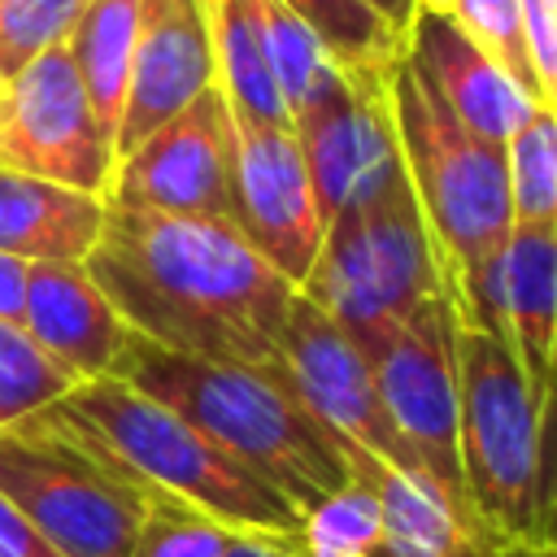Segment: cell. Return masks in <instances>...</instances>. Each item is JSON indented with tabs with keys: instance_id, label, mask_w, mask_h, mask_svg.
<instances>
[{
	"instance_id": "44dd1931",
	"label": "cell",
	"mask_w": 557,
	"mask_h": 557,
	"mask_svg": "<svg viewBox=\"0 0 557 557\" xmlns=\"http://www.w3.org/2000/svg\"><path fill=\"white\" fill-rule=\"evenodd\" d=\"M257 17H261V35H265V52H270V70L274 83L283 91L287 113L296 117L309 100H318L344 70L326 57L322 39L283 4V0H257Z\"/></svg>"
},
{
	"instance_id": "8992f818",
	"label": "cell",
	"mask_w": 557,
	"mask_h": 557,
	"mask_svg": "<svg viewBox=\"0 0 557 557\" xmlns=\"http://www.w3.org/2000/svg\"><path fill=\"white\" fill-rule=\"evenodd\" d=\"M0 492L61 557H131L148 505L44 413L0 431Z\"/></svg>"
},
{
	"instance_id": "7402d4cb",
	"label": "cell",
	"mask_w": 557,
	"mask_h": 557,
	"mask_svg": "<svg viewBox=\"0 0 557 557\" xmlns=\"http://www.w3.org/2000/svg\"><path fill=\"white\" fill-rule=\"evenodd\" d=\"M513 226H557V113L535 109L505 144Z\"/></svg>"
},
{
	"instance_id": "7a4b0ae2",
	"label": "cell",
	"mask_w": 557,
	"mask_h": 557,
	"mask_svg": "<svg viewBox=\"0 0 557 557\" xmlns=\"http://www.w3.org/2000/svg\"><path fill=\"white\" fill-rule=\"evenodd\" d=\"M109 374L183 413L196 431L252 466L300 509L331 496L352 474L344 448L300 405L278 361L252 366L187 357L131 331Z\"/></svg>"
},
{
	"instance_id": "f1b7e54d",
	"label": "cell",
	"mask_w": 557,
	"mask_h": 557,
	"mask_svg": "<svg viewBox=\"0 0 557 557\" xmlns=\"http://www.w3.org/2000/svg\"><path fill=\"white\" fill-rule=\"evenodd\" d=\"M26 278H30V261H22L13 252H0V318L4 322H22Z\"/></svg>"
},
{
	"instance_id": "e0dca14e",
	"label": "cell",
	"mask_w": 557,
	"mask_h": 557,
	"mask_svg": "<svg viewBox=\"0 0 557 557\" xmlns=\"http://www.w3.org/2000/svg\"><path fill=\"white\" fill-rule=\"evenodd\" d=\"M205 17H209V44H213V74L226 104L239 117L292 126V113L270 70L257 0H205Z\"/></svg>"
},
{
	"instance_id": "cb8c5ba5",
	"label": "cell",
	"mask_w": 557,
	"mask_h": 557,
	"mask_svg": "<svg viewBox=\"0 0 557 557\" xmlns=\"http://www.w3.org/2000/svg\"><path fill=\"white\" fill-rule=\"evenodd\" d=\"M239 540H244V531L209 518L205 509H196L178 496H165V492H148L131 557H222Z\"/></svg>"
},
{
	"instance_id": "2e32d148",
	"label": "cell",
	"mask_w": 557,
	"mask_h": 557,
	"mask_svg": "<svg viewBox=\"0 0 557 557\" xmlns=\"http://www.w3.org/2000/svg\"><path fill=\"white\" fill-rule=\"evenodd\" d=\"M100 231V196L0 165V252L22 261H87Z\"/></svg>"
},
{
	"instance_id": "7c38bea8",
	"label": "cell",
	"mask_w": 557,
	"mask_h": 557,
	"mask_svg": "<svg viewBox=\"0 0 557 557\" xmlns=\"http://www.w3.org/2000/svg\"><path fill=\"white\" fill-rule=\"evenodd\" d=\"M231 117H235V196H239L235 226L300 292L326 231L300 139L292 126L278 122L239 117L235 109Z\"/></svg>"
},
{
	"instance_id": "484cf974",
	"label": "cell",
	"mask_w": 557,
	"mask_h": 557,
	"mask_svg": "<svg viewBox=\"0 0 557 557\" xmlns=\"http://www.w3.org/2000/svg\"><path fill=\"white\" fill-rule=\"evenodd\" d=\"M518 87H527L535 96V74L527 61V44H522V17H518V0H448L444 9ZM540 104V100H535Z\"/></svg>"
},
{
	"instance_id": "ac0fdd59",
	"label": "cell",
	"mask_w": 557,
	"mask_h": 557,
	"mask_svg": "<svg viewBox=\"0 0 557 557\" xmlns=\"http://www.w3.org/2000/svg\"><path fill=\"white\" fill-rule=\"evenodd\" d=\"M135 39H139V0H87L83 17L74 22V30L65 39L109 144L122 122Z\"/></svg>"
},
{
	"instance_id": "603a6c76",
	"label": "cell",
	"mask_w": 557,
	"mask_h": 557,
	"mask_svg": "<svg viewBox=\"0 0 557 557\" xmlns=\"http://www.w3.org/2000/svg\"><path fill=\"white\" fill-rule=\"evenodd\" d=\"M78 379L48 357L22 322H4L0 318V431L48 409L52 400H61Z\"/></svg>"
},
{
	"instance_id": "ffe728a7",
	"label": "cell",
	"mask_w": 557,
	"mask_h": 557,
	"mask_svg": "<svg viewBox=\"0 0 557 557\" xmlns=\"http://www.w3.org/2000/svg\"><path fill=\"white\" fill-rule=\"evenodd\" d=\"M383 535V505L370 479L348 474L344 487L300 509V527L292 535L296 557H374Z\"/></svg>"
},
{
	"instance_id": "9a60e30c",
	"label": "cell",
	"mask_w": 557,
	"mask_h": 557,
	"mask_svg": "<svg viewBox=\"0 0 557 557\" xmlns=\"http://www.w3.org/2000/svg\"><path fill=\"white\" fill-rule=\"evenodd\" d=\"M22 326L78 383L109 374L131 335L83 261H30Z\"/></svg>"
},
{
	"instance_id": "5bb4252c",
	"label": "cell",
	"mask_w": 557,
	"mask_h": 557,
	"mask_svg": "<svg viewBox=\"0 0 557 557\" xmlns=\"http://www.w3.org/2000/svg\"><path fill=\"white\" fill-rule=\"evenodd\" d=\"M405 57L431 83V91L483 139L509 144L527 117L540 109L527 87H518L448 13L413 9L405 30Z\"/></svg>"
},
{
	"instance_id": "6da1fadb",
	"label": "cell",
	"mask_w": 557,
	"mask_h": 557,
	"mask_svg": "<svg viewBox=\"0 0 557 557\" xmlns=\"http://www.w3.org/2000/svg\"><path fill=\"white\" fill-rule=\"evenodd\" d=\"M87 274L122 322L157 348L213 361H278L296 287L218 218L109 209Z\"/></svg>"
},
{
	"instance_id": "5b68a950",
	"label": "cell",
	"mask_w": 557,
	"mask_h": 557,
	"mask_svg": "<svg viewBox=\"0 0 557 557\" xmlns=\"http://www.w3.org/2000/svg\"><path fill=\"white\" fill-rule=\"evenodd\" d=\"M300 296L331 313L361 352H370L422 300L440 296L431 239L409 178L326 222Z\"/></svg>"
},
{
	"instance_id": "d4e9b609",
	"label": "cell",
	"mask_w": 557,
	"mask_h": 557,
	"mask_svg": "<svg viewBox=\"0 0 557 557\" xmlns=\"http://www.w3.org/2000/svg\"><path fill=\"white\" fill-rule=\"evenodd\" d=\"M87 0H0V83L52 44H65Z\"/></svg>"
},
{
	"instance_id": "9c48e42d",
	"label": "cell",
	"mask_w": 557,
	"mask_h": 557,
	"mask_svg": "<svg viewBox=\"0 0 557 557\" xmlns=\"http://www.w3.org/2000/svg\"><path fill=\"white\" fill-rule=\"evenodd\" d=\"M104 205L218 218L235 226V117L218 83L117 161Z\"/></svg>"
},
{
	"instance_id": "ba28073f",
	"label": "cell",
	"mask_w": 557,
	"mask_h": 557,
	"mask_svg": "<svg viewBox=\"0 0 557 557\" xmlns=\"http://www.w3.org/2000/svg\"><path fill=\"white\" fill-rule=\"evenodd\" d=\"M0 165L104 200L117 157L96 122L70 44H52L0 83Z\"/></svg>"
},
{
	"instance_id": "8fae6325",
	"label": "cell",
	"mask_w": 557,
	"mask_h": 557,
	"mask_svg": "<svg viewBox=\"0 0 557 557\" xmlns=\"http://www.w3.org/2000/svg\"><path fill=\"white\" fill-rule=\"evenodd\" d=\"M292 131L300 139L322 222L361 209L405 183L387 83H357L339 74L292 117Z\"/></svg>"
},
{
	"instance_id": "1f68e13d",
	"label": "cell",
	"mask_w": 557,
	"mask_h": 557,
	"mask_svg": "<svg viewBox=\"0 0 557 557\" xmlns=\"http://www.w3.org/2000/svg\"><path fill=\"white\" fill-rule=\"evenodd\" d=\"M413 9H426V13H444L448 0H413Z\"/></svg>"
},
{
	"instance_id": "4fadbf2b",
	"label": "cell",
	"mask_w": 557,
	"mask_h": 557,
	"mask_svg": "<svg viewBox=\"0 0 557 557\" xmlns=\"http://www.w3.org/2000/svg\"><path fill=\"white\" fill-rule=\"evenodd\" d=\"M218 83L205 0H139V39L126 83L113 157L135 152L157 126Z\"/></svg>"
},
{
	"instance_id": "3957f363",
	"label": "cell",
	"mask_w": 557,
	"mask_h": 557,
	"mask_svg": "<svg viewBox=\"0 0 557 557\" xmlns=\"http://www.w3.org/2000/svg\"><path fill=\"white\" fill-rule=\"evenodd\" d=\"M39 413L139 492L178 496L244 535L292 540L300 527L296 500L117 374L74 383Z\"/></svg>"
},
{
	"instance_id": "30bf717a",
	"label": "cell",
	"mask_w": 557,
	"mask_h": 557,
	"mask_svg": "<svg viewBox=\"0 0 557 557\" xmlns=\"http://www.w3.org/2000/svg\"><path fill=\"white\" fill-rule=\"evenodd\" d=\"M278 370L344 453H370L387 466H409L379 400L370 357L344 335L331 313H322L300 292L292 296L278 331Z\"/></svg>"
},
{
	"instance_id": "4316f807",
	"label": "cell",
	"mask_w": 557,
	"mask_h": 557,
	"mask_svg": "<svg viewBox=\"0 0 557 557\" xmlns=\"http://www.w3.org/2000/svg\"><path fill=\"white\" fill-rule=\"evenodd\" d=\"M518 17L535 74V100L540 109L557 113V0H518Z\"/></svg>"
},
{
	"instance_id": "52a82bcc",
	"label": "cell",
	"mask_w": 557,
	"mask_h": 557,
	"mask_svg": "<svg viewBox=\"0 0 557 557\" xmlns=\"http://www.w3.org/2000/svg\"><path fill=\"white\" fill-rule=\"evenodd\" d=\"M457 318L444 296L422 300L366 357L409 470L435 479L466 505L457 457Z\"/></svg>"
},
{
	"instance_id": "83f0119b",
	"label": "cell",
	"mask_w": 557,
	"mask_h": 557,
	"mask_svg": "<svg viewBox=\"0 0 557 557\" xmlns=\"http://www.w3.org/2000/svg\"><path fill=\"white\" fill-rule=\"evenodd\" d=\"M0 557H61L30 522L26 513L0 492Z\"/></svg>"
},
{
	"instance_id": "d6986e66",
	"label": "cell",
	"mask_w": 557,
	"mask_h": 557,
	"mask_svg": "<svg viewBox=\"0 0 557 557\" xmlns=\"http://www.w3.org/2000/svg\"><path fill=\"white\" fill-rule=\"evenodd\" d=\"M326 48V57L357 83H387L405 57V30L370 0H283Z\"/></svg>"
},
{
	"instance_id": "4dcf8cb0",
	"label": "cell",
	"mask_w": 557,
	"mask_h": 557,
	"mask_svg": "<svg viewBox=\"0 0 557 557\" xmlns=\"http://www.w3.org/2000/svg\"><path fill=\"white\" fill-rule=\"evenodd\" d=\"M374 9H383L392 22H400V26H409V17H413V0H370Z\"/></svg>"
},
{
	"instance_id": "f546056e",
	"label": "cell",
	"mask_w": 557,
	"mask_h": 557,
	"mask_svg": "<svg viewBox=\"0 0 557 557\" xmlns=\"http://www.w3.org/2000/svg\"><path fill=\"white\" fill-rule=\"evenodd\" d=\"M222 557H296L292 540H274V535H244L235 548H226Z\"/></svg>"
},
{
	"instance_id": "277c9868",
	"label": "cell",
	"mask_w": 557,
	"mask_h": 557,
	"mask_svg": "<svg viewBox=\"0 0 557 557\" xmlns=\"http://www.w3.org/2000/svg\"><path fill=\"white\" fill-rule=\"evenodd\" d=\"M387 109L400 144V165L422 213L440 296L461 318L483 265L513 231L505 144L474 135L400 57L387 74Z\"/></svg>"
}]
</instances>
